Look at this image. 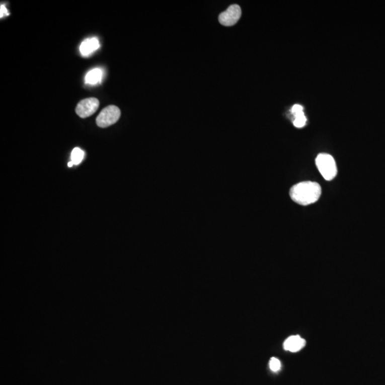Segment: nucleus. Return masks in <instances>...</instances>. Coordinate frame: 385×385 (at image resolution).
Instances as JSON below:
<instances>
[{"label": "nucleus", "mask_w": 385, "mask_h": 385, "mask_svg": "<svg viewBox=\"0 0 385 385\" xmlns=\"http://www.w3.org/2000/svg\"><path fill=\"white\" fill-rule=\"evenodd\" d=\"M322 189L318 183L304 181L292 186L290 196L292 201L299 205H307L316 203L321 196Z\"/></svg>", "instance_id": "nucleus-1"}, {"label": "nucleus", "mask_w": 385, "mask_h": 385, "mask_svg": "<svg viewBox=\"0 0 385 385\" xmlns=\"http://www.w3.org/2000/svg\"><path fill=\"white\" fill-rule=\"evenodd\" d=\"M318 170L326 181H332L338 174L336 163L329 154L321 153L316 160Z\"/></svg>", "instance_id": "nucleus-2"}, {"label": "nucleus", "mask_w": 385, "mask_h": 385, "mask_svg": "<svg viewBox=\"0 0 385 385\" xmlns=\"http://www.w3.org/2000/svg\"><path fill=\"white\" fill-rule=\"evenodd\" d=\"M121 116V111L114 105L104 108L96 119L97 126L101 128H107L115 124Z\"/></svg>", "instance_id": "nucleus-3"}, {"label": "nucleus", "mask_w": 385, "mask_h": 385, "mask_svg": "<svg viewBox=\"0 0 385 385\" xmlns=\"http://www.w3.org/2000/svg\"><path fill=\"white\" fill-rule=\"evenodd\" d=\"M241 7L238 5H232L223 13L219 15L218 20L221 25L230 27L237 23L241 17Z\"/></svg>", "instance_id": "nucleus-4"}, {"label": "nucleus", "mask_w": 385, "mask_h": 385, "mask_svg": "<svg viewBox=\"0 0 385 385\" xmlns=\"http://www.w3.org/2000/svg\"><path fill=\"white\" fill-rule=\"evenodd\" d=\"M99 107L98 99L96 98H88L83 99L77 104L76 113L77 115L82 119L93 115Z\"/></svg>", "instance_id": "nucleus-5"}, {"label": "nucleus", "mask_w": 385, "mask_h": 385, "mask_svg": "<svg viewBox=\"0 0 385 385\" xmlns=\"http://www.w3.org/2000/svg\"><path fill=\"white\" fill-rule=\"evenodd\" d=\"M305 345V340L299 335H293L287 339L283 344L285 350L292 352H298Z\"/></svg>", "instance_id": "nucleus-6"}, {"label": "nucleus", "mask_w": 385, "mask_h": 385, "mask_svg": "<svg viewBox=\"0 0 385 385\" xmlns=\"http://www.w3.org/2000/svg\"><path fill=\"white\" fill-rule=\"evenodd\" d=\"M100 47L99 40L95 37L92 39H86L80 46V51L83 56H89Z\"/></svg>", "instance_id": "nucleus-7"}, {"label": "nucleus", "mask_w": 385, "mask_h": 385, "mask_svg": "<svg viewBox=\"0 0 385 385\" xmlns=\"http://www.w3.org/2000/svg\"><path fill=\"white\" fill-rule=\"evenodd\" d=\"M102 71L99 68H94L87 73L86 76V83L90 85H96L102 80Z\"/></svg>", "instance_id": "nucleus-8"}, {"label": "nucleus", "mask_w": 385, "mask_h": 385, "mask_svg": "<svg viewBox=\"0 0 385 385\" xmlns=\"http://www.w3.org/2000/svg\"><path fill=\"white\" fill-rule=\"evenodd\" d=\"M84 156H85V152L80 148H73L71 154V162L74 165H79L83 160Z\"/></svg>", "instance_id": "nucleus-9"}, {"label": "nucleus", "mask_w": 385, "mask_h": 385, "mask_svg": "<svg viewBox=\"0 0 385 385\" xmlns=\"http://www.w3.org/2000/svg\"><path fill=\"white\" fill-rule=\"evenodd\" d=\"M294 117H295V119H294L293 124L295 127L302 128L306 124L307 119L304 116V112L294 116Z\"/></svg>", "instance_id": "nucleus-10"}, {"label": "nucleus", "mask_w": 385, "mask_h": 385, "mask_svg": "<svg viewBox=\"0 0 385 385\" xmlns=\"http://www.w3.org/2000/svg\"><path fill=\"white\" fill-rule=\"evenodd\" d=\"M280 367H281V364H280V360L278 359L275 358V357H272L270 360V368L273 372H277V371L280 370Z\"/></svg>", "instance_id": "nucleus-11"}, {"label": "nucleus", "mask_w": 385, "mask_h": 385, "mask_svg": "<svg viewBox=\"0 0 385 385\" xmlns=\"http://www.w3.org/2000/svg\"><path fill=\"white\" fill-rule=\"evenodd\" d=\"M303 112V107L299 104H295L292 108V113L294 116L297 115V114H301Z\"/></svg>", "instance_id": "nucleus-12"}, {"label": "nucleus", "mask_w": 385, "mask_h": 385, "mask_svg": "<svg viewBox=\"0 0 385 385\" xmlns=\"http://www.w3.org/2000/svg\"><path fill=\"white\" fill-rule=\"evenodd\" d=\"M1 13H0V17H1V18H3V17H4L5 16H7V15H9V13L8 12V10H7L6 8H5V5H1Z\"/></svg>", "instance_id": "nucleus-13"}, {"label": "nucleus", "mask_w": 385, "mask_h": 385, "mask_svg": "<svg viewBox=\"0 0 385 385\" xmlns=\"http://www.w3.org/2000/svg\"><path fill=\"white\" fill-rule=\"evenodd\" d=\"M73 165H74V164H73V163L72 162H70L68 163V167H72Z\"/></svg>", "instance_id": "nucleus-14"}]
</instances>
